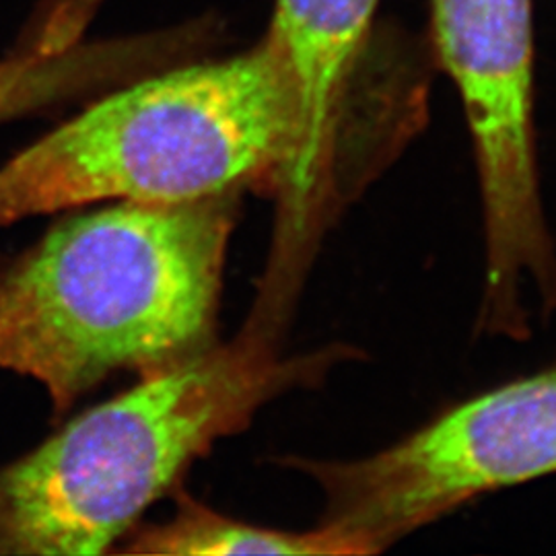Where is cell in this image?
Returning <instances> with one entry per match:
<instances>
[{
	"label": "cell",
	"instance_id": "1",
	"mask_svg": "<svg viewBox=\"0 0 556 556\" xmlns=\"http://www.w3.org/2000/svg\"><path fill=\"white\" fill-rule=\"evenodd\" d=\"M241 197L118 200L62 220L0 275V369L40 383L60 415L118 371L213 346Z\"/></svg>",
	"mask_w": 556,
	"mask_h": 556
},
{
	"label": "cell",
	"instance_id": "2",
	"mask_svg": "<svg viewBox=\"0 0 556 556\" xmlns=\"http://www.w3.org/2000/svg\"><path fill=\"white\" fill-rule=\"evenodd\" d=\"M358 358L346 342L282 357L278 342L243 328L231 342L142 376L0 468V555L114 553L220 439Z\"/></svg>",
	"mask_w": 556,
	"mask_h": 556
},
{
	"label": "cell",
	"instance_id": "3",
	"mask_svg": "<svg viewBox=\"0 0 556 556\" xmlns=\"http://www.w3.org/2000/svg\"><path fill=\"white\" fill-rule=\"evenodd\" d=\"M299 108L268 40L126 80L0 165V229L100 202L280 192Z\"/></svg>",
	"mask_w": 556,
	"mask_h": 556
},
{
	"label": "cell",
	"instance_id": "4",
	"mask_svg": "<svg viewBox=\"0 0 556 556\" xmlns=\"http://www.w3.org/2000/svg\"><path fill=\"white\" fill-rule=\"evenodd\" d=\"M439 60L475 147L482 217L478 337L526 342L556 316V239L534 132L530 0H433Z\"/></svg>",
	"mask_w": 556,
	"mask_h": 556
},
{
	"label": "cell",
	"instance_id": "5",
	"mask_svg": "<svg viewBox=\"0 0 556 556\" xmlns=\"http://www.w3.org/2000/svg\"><path fill=\"white\" fill-rule=\"evenodd\" d=\"M346 556L379 555L477 498L556 475V369L470 397L357 457H285Z\"/></svg>",
	"mask_w": 556,
	"mask_h": 556
},
{
	"label": "cell",
	"instance_id": "6",
	"mask_svg": "<svg viewBox=\"0 0 556 556\" xmlns=\"http://www.w3.org/2000/svg\"><path fill=\"white\" fill-rule=\"evenodd\" d=\"M378 0H277L264 36L298 98L299 151L280 188L268 270L301 282L344 215L397 160L355 98Z\"/></svg>",
	"mask_w": 556,
	"mask_h": 556
},
{
	"label": "cell",
	"instance_id": "7",
	"mask_svg": "<svg viewBox=\"0 0 556 556\" xmlns=\"http://www.w3.org/2000/svg\"><path fill=\"white\" fill-rule=\"evenodd\" d=\"M163 54L160 34L83 41L79 13L56 11L36 38L0 59V122L149 73L161 64Z\"/></svg>",
	"mask_w": 556,
	"mask_h": 556
},
{
	"label": "cell",
	"instance_id": "8",
	"mask_svg": "<svg viewBox=\"0 0 556 556\" xmlns=\"http://www.w3.org/2000/svg\"><path fill=\"white\" fill-rule=\"evenodd\" d=\"M126 555L229 556V555H316L346 556L337 538L319 526L305 532L262 528L223 516L194 498H179L178 511L167 521L135 528Z\"/></svg>",
	"mask_w": 556,
	"mask_h": 556
}]
</instances>
